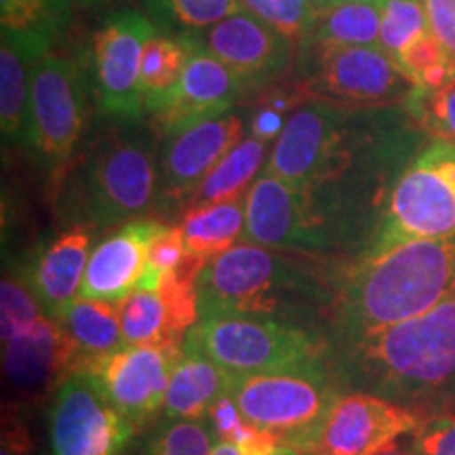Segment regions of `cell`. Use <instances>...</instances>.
I'll return each instance as SVG.
<instances>
[{
  "label": "cell",
  "mask_w": 455,
  "mask_h": 455,
  "mask_svg": "<svg viewBox=\"0 0 455 455\" xmlns=\"http://www.w3.org/2000/svg\"><path fill=\"white\" fill-rule=\"evenodd\" d=\"M78 4H83V7H95V4H104L108 0H76Z\"/></svg>",
  "instance_id": "bcb514c9"
},
{
  "label": "cell",
  "mask_w": 455,
  "mask_h": 455,
  "mask_svg": "<svg viewBox=\"0 0 455 455\" xmlns=\"http://www.w3.org/2000/svg\"><path fill=\"white\" fill-rule=\"evenodd\" d=\"M44 316L41 301L36 299L28 284L17 276H4L0 287V327L3 341L9 339L21 329L32 325L34 321Z\"/></svg>",
  "instance_id": "e575fe53"
},
{
  "label": "cell",
  "mask_w": 455,
  "mask_h": 455,
  "mask_svg": "<svg viewBox=\"0 0 455 455\" xmlns=\"http://www.w3.org/2000/svg\"><path fill=\"white\" fill-rule=\"evenodd\" d=\"M455 293V236L415 238L363 253L335 283L327 338H363L409 321Z\"/></svg>",
  "instance_id": "6da1fadb"
},
{
  "label": "cell",
  "mask_w": 455,
  "mask_h": 455,
  "mask_svg": "<svg viewBox=\"0 0 455 455\" xmlns=\"http://www.w3.org/2000/svg\"><path fill=\"white\" fill-rule=\"evenodd\" d=\"M192 36L224 61L249 91L275 83L295 57V43L244 9Z\"/></svg>",
  "instance_id": "d6986e66"
},
{
  "label": "cell",
  "mask_w": 455,
  "mask_h": 455,
  "mask_svg": "<svg viewBox=\"0 0 455 455\" xmlns=\"http://www.w3.org/2000/svg\"><path fill=\"white\" fill-rule=\"evenodd\" d=\"M341 386L392 398H426L455 386V293L424 315L331 344Z\"/></svg>",
  "instance_id": "3957f363"
},
{
  "label": "cell",
  "mask_w": 455,
  "mask_h": 455,
  "mask_svg": "<svg viewBox=\"0 0 455 455\" xmlns=\"http://www.w3.org/2000/svg\"><path fill=\"white\" fill-rule=\"evenodd\" d=\"M428 30L424 0H386L382 4L379 49L386 51L395 61L409 44Z\"/></svg>",
  "instance_id": "1f68e13d"
},
{
  "label": "cell",
  "mask_w": 455,
  "mask_h": 455,
  "mask_svg": "<svg viewBox=\"0 0 455 455\" xmlns=\"http://www.w3.org/2000/svg\"><path fill=\"white\" fill-rule=\"evenodd\" d=\"M34 451V441L28 432V426L15 409L4 413L3 424V453L0 455H30Z\"/></svg>",
  "instance_id": "60d3db41"
},
{
  "label": "cell",
  "mask_w": 455,
  "mask_h": 455,
  "mask_svg": "<svg viewBox=\"0 0 455 455\" xmlns=\"http://www.w3.org/2000/svg\"><path fill=\"white\" fill-rule=\"evenodd\" d=\"M407 114L435 138L455 141V81L436 91L415 89Z\"/></svg>",
  "instance_id": "d6a6232c"
},
{
  "label": "cell",
  "mask_w": 455,
  "mask_h": 455,
  "mask_svg": "<svg viewBox=\"0 0 455 455\" xmlns=\"http://www.w3.org/2000/svg\"><path fill=\"white\" fill-rule=\"evenodd\" d=\"M428 28L455 60V0H424Z\"/></svg>",
  "instance_id": "f35d334b"
},
{
  "label": "cell",
  "mask_w": 455,
  "mask_h": 455,
  "mask_svg": "<svg viewBox=\"0 0 455 455\" xmlns=\"http://www.w3.org/2000/svg\"><path fill=\"white\" fill-rule=\"evenodd\" d=\"M212 455H243L241 451H238L236 445H232V443H226V441H220L218 445L213 447Z\"/></svg>",
  "instance_id": "7bdbcfd3"
},
{
  "label": "cell",
  "mask_w": 455,
  "mask_h": 455,
  "mask_svg": "<svg viewBox=\"0 0 455 455\" xmlns=\"http://www.w3.org/2000/svg\"><path fill=\"white\" fill-rule=\"evenodd\" d=\"M184 355V346L127 344L110 355L87 358L78 373L87 375L110 405L141 428L164 407L171 375Z\"/></svg>",
  "instance_id": "5bb4252c"
},
{
  "label": "cell",
  "mask_w": 455,
  "mask_h": 455,
  "mask_svg": "<svg viewBox=\"0 0 455 455\" xmlns=\"http://www.w3.org/2000/svg\"><path fill=\"white\" fill-rule=\"evenodd\" d=\"M352 3H371V4H384L386 0H352Z\"/></svg>",
  "instance_id": "7dc6e473"
},
{
  "label": "cell",
  "mask_w": 455,
  "mask_h": 455,
  "mask_svg": "<svg viewBox=\"0 0 455 455\" xmlns=\"http://www.w3.org/2000/svg\"><path fill=\"white\" fill-rule=\"evenodd\" d=\"M188 355L209 358L235 378L293 371L331 361L321 329L255 316L198 318L184 339Z\"/></svg>",
  "instance_id": "52a82bcc"
},
{
  "label": "cell",
  "mask_w": 455,
  "mask_h": 455,
  "mask_svg": "<svg viewBox=\"0 0 455 455\" xmlns=\"http://www.w3.org/2000/svg\"><path fill=\"white\" fill-rule=\"evenodd\" d=\"M449 60H451V55L443 49V44L436 41L435 34L428 30L396 57V66L413 83V87H418L426 72H430L432 68L443 66Z\"/></svg>",
  "instance_id": "8d00e7d4"
},
{
  "label": "cell",
  "mask_w": 455,
  "mask_h": 455,
  "mask_svg": "<svg viewBox=\"0 0 455 455\" xmlns=\"http://www.w3.org/2000/svg\"><path fill=\"white\" fill-rule=\"evenodd\" d=\"M190 38L186 34L155 32L141 57V93L146 112H156L171 100L184 76Z\"/></svg>",
  "instance_id": "484cf974"
},
{
  "label": "cell",
  "mask_w": 455,
  "mask_h": 455,
  "mask_svg": "<svg viewBox=\"0 0 455 455\" xmlns=\"http://www.w3.org/2000/svg\"><path fill=\"white\" fill-rule=\"evenodd\" d=\"M241 7L295 43H306L316 28L318 11L308 0H238Z\"/></svg>",
  "instance_id": "4dcf8cb0"
},
{
  "label": "cell",
  "mask_w": 455,
  "mask_h": 455,
  "mask_svg": "<svg viewBox=\"0 0 455 455\" xmlns=\"http://www.w3.org/2000/svg\"><path fill=\"white\" fill-rule=\"evenodd\" d=\"M164 224L158 220H135L91 251L81 284V298L123 301L140 287L148 268V251Z\"/></svg>",
  "instance_id": "ffe728a7"
},
{
  "label": "cell",
  "mask_w": 455,
  "mask_h": 455,
  "mask_svg": "<svg viewBox=\"0 0 455 455\" xmlns=\"http://www.w3.org/2000/svg\"><path fill=\"white\" fill-rule=\"evenodd\" d=\"M93 235L87 226H70L53 241L44 243L21 272L20 278L36 295L47 316L60 321L76 293H81Z\"/></svg>",
  "instance_id": "44dd1931"
},
{
  "label": "cell",
  "mask_w": 455,
  "mask_h": 455,
  "mask_svg": "<svg viewBox=\"0 0 455 455\" xmlns=\"http://www.w3.org/2000/svg\"><path fill=\"white\" fill-rule=\"evenodd\" d=\"M371 455H419L418 451H415L413 447V439L405 443V441H392L388 443V445L379 447L378 451H373Z\"/></svg>",
  "instance_id": "b9f144b4"
},
{
  "label": "cell",
  "mask_w": 455,
  "mask_h": 455,
  "mask_svg": "<svg viewBox=\"0 0 455 455\" xmlns=\"http://www.w3.org/2000/svg\"><path fill=\"white\" fill-rule=\"evenodd\" d=\"M70 21V0H0L3 34L26 49L47 55Z\"/></svg>",
  "instance_id": "d4e9b609"
},
{
  "label": "cell",
  "mask_w": 455,
  "mask_h": 455,
  "mask_svg": "<svg viewBox=\"0 0 455 455\" xmlns=\"http://www.w3.org/2000/svg\"><path fill=\"white\" fill-rule=\"evenodd\" d=\"M386 110L304 101L278 133L264 173L295 188H338L358 198L363 173L379 150Z\"/></svg>",
  "instance_id": "277c9868"
},
{
  "label": "cell",
  "mask_w": 455,
  "mask_h": 455,
  "mask_svg": "<svg viewBox=\"0 0 455 455\" xmlns=\"http://www.w3.org/2000/svg\"><path fill=\"white\" fill-rule=\"evenodd\" d=\"M135 430L84 373H74L53 396L51 445L55 455H123Z\"/></svg>",
  "instance_id": "2e32d148"
},
{
  "label": "cell",
  "mask_w": 455,
  "mask_h": 455,
  "mask_svg": "<svg viewBox=\"0 0 455 455\" xmlns=\"http://www.w3.org/2000/svg\"><path fill=\"white\" fill-rule=\"evenodd\" d=\"M87 123V76L66 57L38 60L32 83L26 150L38 167L60 173L70 163Z\"/></svg>",
  "instance_id": "8fae6325"
},
{
  "label": "cell",
  "mask_w": 455,
  "mask_h": 455,
  "mask_svg": "<svg viewBox=\"0 0 455 455\" xmlns=\"http://www.w3.org/2000/svg\"><path fill=\"white\" fill-rule=\"evenodd\" d=\"M188 255L181 226H164L148 251V268L138 289H155L164 272L175 270Z\"/></svg>",
  "instance_id": "d590c367"
},
{
  "label": "cell",
  "mask_w": 455,
  "mask_h": 455,
  "mask_svg": "<svg viewBox=\"0 0 455 455\" xmlns=\"http://www.w3.org/2000/svg\"><path fill=\"white\" fill-rule=\"evenodd\" d=\"M235 375L215 365L209 358L184 355L173 369L164 396V418L203 419L215 401L230 395Z\"/></svg>",
  "instance_id": "603a6c76"
},
{
  "label": "cell",
  "mask_w": 455,
  "mask_h": 455,
  "mask_svg": "<svg viewBox=\"0 0 455 455\" xmlns=\"http://www.w3.org/2000/svg\"><path fill=\"white\" fill-rule=\"evenodd\" d=\"M331 361L293 371L235 378L230 396L247 422L275 435L281 445L310 453L335 401L344 395Z\"/></svg>",
  "instance_id": "ba28073f"
},
{
  "label": "cell",
  "mask_w": 455,
  "mask_h": 455,
  "mask_svg": "<svg viewBox=\"0 0 455 455\" xmlns=\"http://www.w3.org/2000/svg\"><path fill=\"white\" fill-rule=\"evenodd\" d=\"M447 236H455V141L436 140L398 175L384 220L363 253Z\"/></svg>",
  "instance_id": "30bf717a"
},
{
  "label": "cell",
  "mask_w": 455,
  "mask_h": 455,
  "mask_svg": "<svg viewBox=\"0 0 455 455\" xmlns=\"http://www.w3.org/2000/svg\"><path fill=\"white\" fill-rule=\"evenodd\" d=\"M186 36L190 38V55L180 87L167 104L150 116L152 129L163 138L230 112L238 100L249 93L241 78L196 36L192 34Z\"/></svg>",
  "instance_id": "e0dca14e"
},
{
  "label": "cell",
  "mask_w": 455,
  "mask_h": 455,
  "mask_svg": "<svg viewBox=\"0 0 455 455\" xmlns=\"http://www.w3.org/2000/svg\"><path fill=\"white\" fill-rule=\"evenodd\" d=\"M266 155H268V141L253 138V135L238 141L218 163V167L204 178L196 195L192 196L188 212L247 195L249 188L258 180Z\"/></svg>",
  "instance_id": "4316f807"
},
{
  "label": "cell",
  "mask_w": 455,
  "mask_h": 455,
  "mask_svg": "<svg viewBox=\"0 0 455 455\" xmlns=\"http://www.w3.org/2000/svg\"><path fill=\"white\" fill-rule=\"evenodd\" d=\"M226 443L238 447V451L243 455H275V451L281 447V441L275 435H270L268 430H261L259 426L243 418V422L232 430V435L228 436Z\"/></svg>",
  "instance_id": "ab89813d"
},
{
  "label": "cell",
  "mask_w": 455,
  "mask_h": 455,
  "mask_svg": "<svg viewBox=\"0 0 455 455\" xmlns=\"http://www.w3.org/2000/svg\"><path fill=\"white\" fill-rule=\"evenodd\" d=\"M43 55L3 34L0 41V131L4 146L26 148L34 70Z\"/></svg>",
  "instance_id": "7402d4cb"
},
{
  "label": "cell",
  "mask_w": 455,
  "mask_h": 455,
  "mask_svg": "<svg viewBox=\"0 0 455 455\" xmlns=\"http://www.w3.org/2000/svg\"><path fill=\"white\" fill-rule=\"evenodd\" d=\"M382 4L339 0L325 11H318L316 28L308 41L352 47H379Z\"/></svg>",
  "instance_id": "f1b7e54d"
},
{
  "label": "cell",
  "mask_w": 455,
  "mask_h": 455,
  "mask_svg": "<svg viewBox=\"0 0 455 455\" xmlns=\"http://www.w3.org/2000/svg\"><path fill=\"white\" fill-rule=\"evenodd\" d=\"M338 275L329 258L244 241L207 261L198 278V315L275 318L318 329L331 312Z\"/></svg>",
  "instance_id": "7a4b0ae2"
},
{
  "label": "cell",
  "mask_w": 455,
  "mask_h": 455,
  "mask_svg": "<svg viewBox=\"0 0 455 455\" xmlns=\"http://www.w3.org/2000/svg\"><path fill=\"white\" fill-rule=\"evenodd\" d=\"M158 17L181 28V34H201L241 11L238 0H156Z\"/></svg>",
  "instance_id": "836d02e7"
},
{
  "label": "cell",
  "mask_w": 455,
  "mask_h": 455,
  "mask_svg": "<svg viewBox=\"0 0 455 455\" xmlns=\"http://www.w3.org/2000/svg\"><path fill=\"white\" fill-rule=\"evenodd\" d=\"M247 124L243 112L230 110L163 138V148L158 146V218L173 220L180 213L186 215L204 178L244 140Z\"/></svg>",
  "instance_id": "4fadbf2b"
},
{
  "label": "cell",
  "mask_w": 455,
  "mask_h": 455,
  "mask_svg": "<svg viewBox=\"0 0 455 455\" xmlns=\"http://www.w3.org/2000/svg\"><path fill=\"white\" fill-rule=\"evenodd\" d=\"M87 358L110 355L127 346L121 327V301L74 299L60 318Z\"/></svg>",
  "instance_id": "83f0119b"
},
{
  "label": "cell",
  "mask_w": 455,
  "mask_h": 455,
  "mask_svg": "<svg viewBox=\"0 0 455 455\" xmlns=\"http://www.w3.org/2000/svg\"><path fill=\"white\" fill-rule=\"evenodd\" d=\"M413 447L419 455H455V415L441 411L422 418L413 430Z\"/></svg>",
  "instance_id": "74e56055"
},
{
  "label": "cell",
  "mask_w": 455,
  "mask_h": 455,
  "mask_svg": "<svg viewBox=\"0 0 455 455\" xmlns=\"http://www.w3.org/2000/svg\"><path fill=\"white\" fill-rule=\"evenodd\" d=\"M308 3H310L312 7H315L316 11H325V9L331 7V4L339 3V0H308Z\"/></svg>",
  "instance_id": "ee69618b"
},
{
  "label": "cell",
  "mask_w": 455,
  "mask_h": 455,
  "mask_svg": "<svg viewBox=\"0 0 455 455\" xmlns=\"http://www.w3.org/2000/svg\"><path fill=\"white\" fill-rule=\"evenodd\" d=\"M308 101L346 108L407 106L413 83L379 47L306 41L298 44V83Z\"/></svg>",
  "instance_id": "9c48e42d"
},
{
  "label": "cell",
  "mask_w": 455,
  "mask_h": 455,
  "mask_svg": "<svg viewBox=\"0 0 455 455\" xmlns=\"http://www.w3.org/2000/svg\"><path fill=\"white\" fill-rule=\"evenodd\" d=\"M441 411H447V413H453L455 415V395L445 398V405H443Z\"/></svg>",
  "instance_id": "f6af8a7d"
},
{
  "label": "cell",
  "mask_w": 455,
  "mask_h": 455,
  "mask_svg": "<svg viewBox=\"0 0 455 455\" xmlns=\"http://www.w3.org/2000/svg\"><path fill=\"white\" fill-rule=\"evenodd\" d=\"M247 195L232 198V201L207 204V207L190 209L181 221L188 253L213 259L235 247V243L244 235Z\"/></svg>",
  "instance_id": "cb8c5ba5"
},
{
  "label": "cell",
  "mask_w": 455,
  "mask_h": 455,
  "mask_svg": "<svg viewBox=\"0 0 455 455\" xmlns=\"http://www.w3.org/2000/svg\"><path fill=\"white\" fill-rule=\"evenodd\" d=\"M215 432L203 419L167 418L148 436L144 455H212Z\"/></svg>",
  "instance_id": "f546056e"
},
{
  "label": "cell",
  "mask_w": 455,
  "mask_h": 455,
  "mask_svg": "<svg viewBox=\"0 0 455 455\" xmlns=\"http://www.w3.org/2000/svg\"><path fill=\"white\" fill-rule=\"evenodd\" d=\"M422 415L371 392L341 395L308 455H371L409 435Z\"/></svg>",
  "instance_id": "ac0fdd59"
},
{
  "label": "cell",
  "mask_w": 455,
  "mask_h": 455,
  "mask_svg": "<svg viewBox=\"0 0 455 455\" xmlns=\"http://www.w3.org/2000/svg\"><path fill=\"white\" fill-rule=\"evenodd\" d=\"M158 146L141 124H121L87 148L61 196L70 226L93 232L156 215Z\"/></svg>",
  "instance_id": "5b68a950"
},
{
  "label": "cell",
  "mask_w": 455,
  "mask_h": 455,
  "mask_svg": "<svg viewBox=\"0 0 455 455\" xmlns=\"http://www.w3.org/2000/svg\"><path fill=\"white\" fill-rule=\"evenodd\" d=\"M156 30L150 17L124 9L108 15L93 34L91 83L98 108L112 123L144 124L141 57Z\"/></svg>",
  "instance_id": "7c38bea8"
},
{
  "label": "cell",
  "mask_w": 455,
  "mask_h": 455,
  "mask_svg": "<svg viewBox=\"0 0 455 455\" xmlns=\"http://www.w3.org/2000/svg\"><path fill=\"white\" fill-rule=\"evenodd\" d=\"M87 361L81 346L57 318L41 316L3 341V367L20 405L43 403Z\"/></svg>",
  "instance_id": "9a60e30c"
},
{
  "label": "cell",
  "mask_w": 455,
  "mask_h": 455,
  "mask_svg": "<svg viewBox=\"0 0 455 455\" xmlns=\"http://www.w3.org/2000/svg\"><path fill=\"white\" fill-rule=\"evenodd\" d=\"M244 241L331 258L361 236V204L327 188H295L261 173L247 195Z\"/></svg>",
  "instance_id": "8992f818"
}]
</instances>
